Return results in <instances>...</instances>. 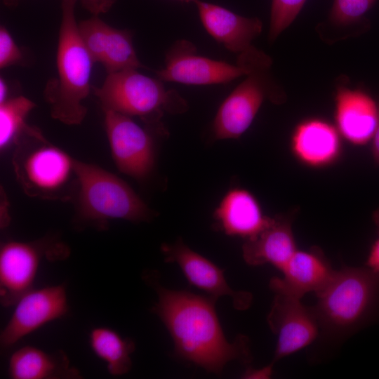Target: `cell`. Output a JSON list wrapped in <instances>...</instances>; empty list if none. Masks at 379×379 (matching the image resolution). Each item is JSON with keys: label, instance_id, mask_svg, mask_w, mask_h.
<instances>
[{"label": "cell", "instance_id": "603a6c76", "mask_svg": "<svg viewBox=\"0 0 379 379\" xmlns=\"http://www.w3.org/2000/svg\"><path fill=\"white\" fill-rule=\"evenodd\" d=\"M35 103L24 96L0 103V146L3 149L27 128L25 119Z\"/></svg>", "mask_w": 379, "mask_h": 379}, {"label": "cell", "instance_id": "836d02e7", "mask_svg": "<svg viewBox=\"0 0 379 379\" xmlns=\"http://www.w3.org/2000/svg\"><path fill=\"white\" fill-rule=\"evenodd\" d=\"M182 1H185L188 2V1H194L195 0H182Z\"/></svg>", "mask_w": 379, "mask_h": 379}, {"label": "cell", "instance_id": "d6986e66", "mask_svg": "<svg viewBox=\"0 0 379 379\" xmlns=\"http://www.w3.org/2000/svg\"><path fill=\"white\" fill-rule=\"evenodd\" d=\"M292 149L303 163L323 166L335 161L340 143L337 130L329 123L310 119L300 124L291 140Z\"/></svg>", "mask_w": 379, "mask_h": 379}, {"label": "cell", "instance_id": "e0dca14e", "mask_svg": "<svg viewBox=\"0 0 379 379\" xmlns=\"http://www.w3.org/2000/svg\"><path fill=\"white\" fill-rule=\"evenodd\" d=\"M214 218L227 235L248 239L262 231L272 217L262 213L258 201L251 192L234 188L221 200L214 211Z\"/></svg>", "mask_w": 379, "mask_h": 379}, {"label": "cell", "instance_id": "44dd1931", "mask_svg": "<svg viewBox=\"0 0 379 379\" xmlns=\"http://www.w3.org/2000/svg\"><path fill=\"white\" fill-rule=\"evenodd\" d=\"M89 343L95 354L106 363L111 375H122L131 370V354L135 350L131 340L109 328L99 326L91 331Z\"/></svg>", "mask_w": 379, "mask_h": 379}, {"label": "cell", "instance_id": "4fadbf2b", "mask_svg": "<svg viewBox=\"0 0 379 379\" xmlns=\"http://www.w3.org/2000/svg\"><path fill=\"white\" fill-rule=\"evenodd\" d=\"M282 277H273L270 288L274 293L301 299L306 293L316 295L333 278L335 270L322 252L317 248L297 250L281 270Z\"/></svg>", "mask_w": 379, "mask_h": 379}, {"label": "cell", "instance_id": "4dcf8cb0", "mask_svg": "<svg viewBox=\"0 0 379 379\" xmlns=\"http://www.w3.org/2000/svg\"><path fill=\"white\" fill-rule=\"evenodd\" d=\"M372 154L375 162L379 165V117L378 125L372 138Z\"/></svg>", "mask_w": 379, "mask_h": 379}, {"label": "cell", "instance_id": "cb8c5ba5", "mask_svg": "<svg viewBox=\"0 0 379 379\" xmlns=\"http://www.w3.org/2000/svg\"><path fill=\"white\" fill-rule=\"evenodd\" d=\"M78 26L81 39L94 63H102L110 26L98 15L80 21Z\"/></svg>", "mask_w": 379, "mask_h": 379}, {"label": "cell", "instance_id": "5b68a950", "mask_svg": "<svg viewBox=\"0 0 379 379\" xmlns=\"http://www.w3.org/2000/svg\"><path fill=\"white\" fill-rule=\"evenodd\" d=\"M84 219L103 226L110 219L142 221L150 216L142 200L122 180L96 166L74 161Z\"/></svg>", "mask_w": 379, "mask_h": 379}, {"label": "cell", "instance_id": "30bf717a", "mask_svg": "<svg viewBox=\"0 0 379 379\" xmlns=\"http://www.w3.org/2000/svg\"><path fill=\"white\" fill-rule=\"evenodd\" d=\"M294 297L275 293L267 322L277 341L271 364L312 343L319 335V327L312 307Z\"/></svg>", "mask_w": 379, "mask_h": 379}, {"label": "cell", "instance_id": "9a60e30c", "mask_svg": "<svg viewBox=\"0 0 379 379\" xmlns=\"http://www.w3.org/2000/svg\"><path fill=\"white\" fill-rule=\"evenodd\" d=\"M379 117V107L360 90L341 86L335 95V119L340 133L351 143L364 145L372 140Z\"/></svg>", "mask_w": 379, "mask_h": 379}, {"label": "cell", "instance_id": "9c48e42d", "mask_svg": "<svg viewBox=\"0 0 379 379\" xmlns=\"http://www.w3.org/2000/svg\"><path fill=\"white\" fill-rule=\"evenodd\" d=\"M15 306L0 335L1 346L4 349L67 314L69 305L65 286L60 284L33 288L24 294Z\"/></svg>", "mask_w": 379, "mask_h": 379}, {"label": "cell", "instance_id": "1f68e13d", "mask_svg": "<svg viewBox=\"0 0 379 379\" xmlns=\"http://www.w3.org/2000/svg\"><path fill=\"white\" fill-rule=\"evenodd\" d=\"M8 84L4 78L0 79V103L5 102L7 99L8 91Z\"/></svg>", "mask_w": 379, "mask_h": 379}, {"label": "cell", "instance_id": "7402d4cb", "mask_svg": "<svg viewBox=\"0 0 379 379\" xmlns=\"http://www.w3.org/2000/svg\"><path fill=\"white\" fill-rule=\"evenodd\" d=\"M107 74L129 69L143 68L133 44L131 31L110 26L104 60Z\"/></svg>", "mask_w": 379, "mask_h": 379}, {"label": "cell", "instance_id": "f546056e", "mask_svg": "<svg viewBox=\"0 0 379 379\" xmlns=\"http://www.w3.org/2000/svg\"><path fill=\"white\" fill-rule=\"evenodd\" d=\"M273 371V365H269L260 369H248L244 376L246 378H267L271 376Z\"/></svg>", "mask_w": 379, "mask_h": 379}, {"label": "cell", "instance_id": "7a4b0ae2", "mask_svg": "<svg viewBox=\"0 0 379 379\" xmlns=\"http://www.w3.org/2000/svg\"><path fill=\"white\" fill-rule=\"evenodd\" d=\"M317 297L319 335L342 340L379 319V272L343 267Z\"/></svg>", "mask_w": 379, "mask_h": 379}, {"label": "cell", "instance_id": "ba28073f", "mask_svg": "<svg viewBox=\"0 0 379 379\" xmlns=\"http://www.w3.org/2000/svg\"><path fill=\"white\" fill-rule=\"evenodd\" d=\"M105 126L114 162L122 173L143 179L154 165V144L149 133L131 117L103 109Z\"/></svg>", "mask_w": 379, "mask_h": 379}, {"label": "cell", "instance_id": "8992f818", "mask_svg": "<svg viewBox=\"0 0 379 379\" xmlns=\"http://www.w3.org/2000/svg\"><path fill=\"white\" fill-rule=\"evenodd\" d=\"M272 64L271 58L254 46L238 55L237 64L199 55L190 41L181 39L167 51L165 67L156 72L162 81L188 85H211L230 82L247 75L255 67Z\"/></svg>", "mask_w": 379, "mask_h": 379}, {"label": "cell", "instance_id": "ffe728a7", "mask_svg": "<svg viewBox=\"0 0 379 379\" xmlns=\"http://www.w3.org/2000/svg\"><path fill=\"white\" fill-rule=\"evenodd\" d=\"M8 373L13 379L81 378L79 371L70 366L64 352L48 353L33 346L22 347L12 354Z\"/></svg>", "mask_w": 379, "mask_h": 379}, {"label": "cell", "instance_id": "52a82bcc", "mask_svg": "<svg viewBox=\"0 0 379 379\" xmlns=\"http://www.w3.org/2000/svg\"><path fill=\"white\" fill-rule=\"evenodd\" d=\"M271 65L255 67L220 106L213 124L217 140L239 138L251 126L263 101H275L267 74Z\"/></svg>", "mask_w": 379, "mask_h": 379}, {"label": "cell", "instance_id": "ac0fdd59", "mask_svg": "<svg viewBox=\"0 0 379 379\" xmlns=\"http://www.w3.org/2000/svg\"><path fill=\"white\" fill-rule=\"evenodd\" d=\"M20 172L27 187L51 192L67 182L74 172V160L58 148L44 145L27 156Z\"/></svg>", "mask_w": 379, "mask_h": 379}, {"label": "cell", "instance_id": "5bb4252c", "mask_svg": "<svg viewBox=\"0 0 379 379\" xmlns=\"http://www.w3.org/2000/svg\"><path fill=\"white\" fill-rule=\"evenodd\" d=\"M194 2L207 32L232 53L239 55L251 48L262 32V22L257 18H246L201 0Z\"/></svg>", "mask_w": 379, "mask_h": 379}, {"label": "cell", "instance_id": "83f0119b", "mask_svg": "<svg viewBox=\"0 0 379 379\" xmlns=\"http://www.w3.org/2000/svg\"><path fill=\"white\" fill-rule=\"evenodd\" d=\"M373 220L378 227V237L370 249L365 266L379 272V208L373 213Z\"/></svg>", "mask_w": 379, "mask_h": 379}, {"label": "cell", "instance_id": "277c9868", "mask_svg": "<svg viewBox=\"0 0 379 379\" xmlns=\"http://www.w3.org/2000/svg\"><path fill=\"white\" fill-rule=\"evenodd\" d=\"M102 109L138 117L146 124L164 130L161 119L165 112L177 114L188 109L186 100L162 81L141 74L137 69L109 73L102 84L93 87Z\"/></svg>", "mask_w": 379, "mask_h": 379}, {"label": "cell", "instance_id": "7c38bea8", "mask_svg": "<svg viewBox=\"0 0 379 379\" xmlns=\"http://www.w3.org/2000/svg\"><path fill=\"white\" fill-rule=\"evenodd\" d=\"M161 250L168 262H175L193 286L204 291L215 300L227 295L235 309H247L252 302V295L246 291L232 289L225 278L223 270L213 262L192 250L181 240L173 244H165Z\"/></svg>", "mask_w": 379, "mask_h": 379}, {"label": "cell", "instance_id": "4316f807", "mask_svg": "<svg viewBox=\"0 0 379 379\" xmlns=\"http://www.w3.org/2000/svg\"><path fill=\"white\" fill-rule=\"evenodd\" d=\"M22 53L15 44L8 29L3 25L0 27V68L20 63Z\"/></svg>", "mask_w": 379, "mask_h": 379}, {"label": "cell", "instance_id": "6da1fadb", "mask_svg": "<svg viewBox=\"0 0 379 379\" xmlns=\"http://www.w3.org/2000/svg\"><path fill=\"white\" fill-rule=\"evenodd\" d=\"M156 291L158 300L152 310L170 333L179 358L215 374L231 361H251L246 336L232 343L226 340L215 310L216 300L160 286Z\"/></svg>", "mask_w": 379, "mask_h": 379}, {"label": "cell", "instance_id": "8fae6325", "mask_svg": "<svg viewBox=\"0 0 379 379\" xmlns=\"http://www.w3.org/2000/svg\"><path fill=\"white\" fill-rule=\"evenodd\" d=\"M42 242L10 241L0 250V301L4 307L16 304L33 288V284L44 257L52 260L64 258Z\"/></svg>", "mask_w": 379, "mask_h": 379}, {"label": "cell", "instance_id": "d4e9b609", "mask_svg": "<svg viewBox=\"0 0 379 379\" xmlns=\"http://www.w3.org/2000/svg\"><path fill=\"white\" fill-rule=\"evenodd\" d=\"M306 0H272L269 39L271 41L295 20Z\"/></svg>", "mask_w": 379, "mask_h": 379}, {"label": "cell", "instance_id": "2e32d148", "mask_svg": "<svg viewBox=\"0 0 379 379\" xmlns=\"http://www.w3.org/2000/svg\"><path fill=\"white\" fill-rule=\"evenodd\" d=\"M297 251L291 218L272 217L270 223L255 237L245 239L242 254L253 266L271 264L281 271Z\"/></svg>", "mask_w": 379, "mask_h": 379}, {"label": "cell", "instance_id": "484cf974", "mask_svg": "<svg viewBox=\"0 0 379 379\" xmlns=\"http://www.w3.org/2000/svg\"><path fill=\"white\" fill-rule=\"evenodd\" d=\"M377 0H334L331 20L338 25H347L358 21L372 8Z\"/></svg>", "mask_w": 379, "mask_h": 379}, {"label": "cell", "instance_id": "d6a6232c", "mask_svg": "<svg viewBox=\"0 0 379 379\" xmlns=\"http://www.w3.org/2000/svg\"><path fill=\"white\" fill-rule=\"evenodd\" d=\"M18 1V0H4V4L7 6H13Z\"/></svg>", "mask_w": 379, "mask_h": 379}, {"label": "cell", "instance_id": "3957f363", "mask_svg": "<svg viewBox=\"0 0 379 379\" xmlns=\"http://www.w3.org/2000/svg\"><path fill=\"white\" fill-rule=\"evenodd\" d=\"M79 0H60L62 19L57 50L58 77L49 81L44 97L52 117L67 125H77L86 117L84 100L92 90L94 64L79 33L74 10Z\"/></svg>", "mask_w": 379, "mask_h": 379}, {"label": "cell", "instance_id": "f1b7e54d", "mask_svg": "<svg viewBox=\"0 0 379 379\" xmlns=\"http://www.w3.org/2000/svg\"><path fill=\"white\" fill-rule=\"evenodd\" d=\"M82 6L93 15L107 13L114 5L116 0H79Z\"/></svg>", "mask_w": 379, "mask_h": 379}]
</instances>
